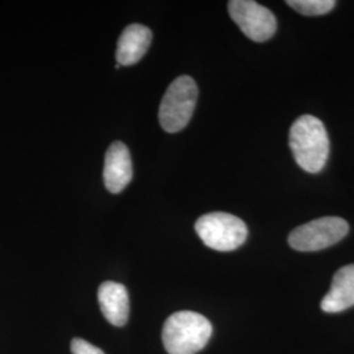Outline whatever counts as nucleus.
Wrapping results in <instances>:
<instances>
[{"label":"nucleus","instance_id":"1","mask_svg":"<svg viewBox=\"0 0 354 354\" xmlns=\"http://www.w3.org/2000/svg\"><path fill=\"white\" fill-rule=\"evenodd\" d=\"M291 152L297 165L308 174L320 172L327 163L329 138L324 124L311 114L297 118L290 127Z\"/></svg>","mask_w":354,"mask_h":354},{"label":"nucleus","instance_id":"2","mask_svg":"<svg viewBox=\"0 0 354 354\" xmlns=\"http://www.w3.org/2000/svg\"><path fill=\"white\" fill-rule=\"evenodd\" d=\"M212 333V323L203 315L178 311L165 320L162 339L169 354H196L207 345Z\"/></svg>","mask_w":354,"mask_h":354},{"label":"nucleus","instance_id":"3","mask_svg":"<svg viewBox=\"0 0 354 354\" xmlns=\"http://www.w3.org/2000/svg\"><path fill=\"white\" fill-rule=\"evenodd\" d=\"M198 97L196 82L178 76L167 89L159 108V122L167 133H178L189 124Z\"/></svg>","mask_w":354,"mask_h":354},{"label":"nucleus","instance_id":"4","mask_svg":"<svg viewBox=\"0 0 354 354\" xmlns=\"http://www.w3.org/2000/svg\"><path fill=\"white\" fill-rule=\"evenodd\" d=\"M194 228L206 247L221 252L239 248L248 236V228L241 218L221 212L200 216Z\"/></svg>","mask_w":354,"mask_h":354},{"label":"nucleus","instance_id":"5","mask_svg":"<svg viewBox=\"0 0 354 354\" xmlns=\"http://www.w3.org/2000/svg\"><path fill=\"white\" fill-rule=\"evenodd\" d=\"M348 232L349 225L345 219L323 216L292 230L289 235V244L295 251L315 252L342 241Z\"/></svg>","mask_w":354,"mask_h":354},{"label":"nucleus","instance_id":"6","mask_svg":"<svg viewBox=\"0 0 354 354\" xmlns=\"http://www.w3.org/2000/svg\"><path fill=\"white\" fill-rule=\"evenodd\" d=\"M228 12L241 32L254 42H266L277 30L274 15L253 0H231Z\"/></svg>","mask_w":354,"mask_h":354},{"label":"nucleus","instance_id":"7","mask_svg":"<svg viewBox=\"0 0 354 354\" xmlns=\"http://www.w3.org/2000/svg\"><path fill=\"white\" fill-rule=\"evenodd\" d=\"M133 178L131 156L127 145L114 142L105 155L104 183L111 193H120L125 189Z\"/></svg>","mask_w":354,"mask_h":354},{"label":"nucleus","instance_id":"8","mask_svg":"<svg viewBox=\"0 0 354 354\" xmlns=\"http://www.w3.org/2000/svg\"><path fill=\"white\" fill-rule=\"evenodd\" d=\"M152 33L147 26H127L117 42L115 59L120 66H133L145 57L151 45Z\"/></svg>","mask_w":354,"mask_h":354},{"label":"nucleus","instance_id":"9","mask_svg":"<svg viewBox=\"0 0 354 354\" xmlns=\"http://www.w3.org/2000/svg\"><path fill=\"white\" fill-rule=\"evenodd\" d=\"M97 299L102 315L115 327L127 324L130 314V301L127 288L122 283L106 281L97 291Z\"/></svg>","mask_w":354,"mask_h":354},{"label":"nucleus","instance_id":"10","mask_svg":"<svg viewBox=\"0 0 354 354\" xmlns=\"http://www.w3.org/2000/svg\"><path fill=\"white\" fill-rule=\"evenodd\" d=\"M354 306V264L342 266L332 279V285L320 307L324 313H342Z\"/></svg>","mask_w":354,"mask_h":354},{"label":"nucleus","instance_id":"11","mask_svg":"<svg viewBox=\"0 0 354 354\" xmlns=\"http://www.w3.org/2000/svg\"><path fill=\"white\" fill-rule=\"evenodd\" d=\"M292 10L302 13L304 16H319L330 12L336 1L335 0H289L286 1Z\"/></svg>","mask_w":354,"mask_h":354},{"label":"nucleus","instance_id":"12","mask_svg":"<svg viewBox=\"0 0 354 354\" xmlns=\"http://www.w3.org/2000/svg\"><path fill=\"white\" fill-rule=\"evenodd\" d=\"M71 353L73 354H104L100 348L92 345L91 342L83 339H74L71 342Z\"/></svg>","mask_w":354,"mask_h":354}]
</instances>
